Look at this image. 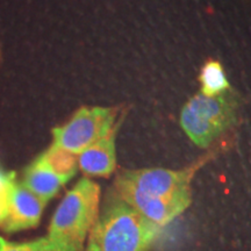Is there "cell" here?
I'll return each instance as SVG.
<instances>
[{
  "label": "cell",
  "mask_w": 251,
  "mask_h": 251,
  "mask_svg": "<svg viewBox=\"0 0 251 251\" xmlns=\"http://www.w3.org/2000/svg\"><path fill=\"white\" fill-rule=\"evenodd\" d=\"M162 227L111 193L90 233L100 251H149Z\"/></svg>",
  "instance_id": "cell-1"
},
{
  "label": "cell",
  "mask_w": 251,
  "mask_h": 251,
  "mask_svg": "<svg viewBox=\"0 0 251 251\" xmlns=\"http://www.w3.org/2000/svg\"><path fill=\"white\" fill-rule=\"evenodd\" d=\"M100 186L81 178L65 194L49 226L48 240L55 251H83L99 216Z\"/></svg>",
  "instance_id": "cell-2"
},
{
  "label": "cell",
  "mask_w": 251,
  "mask_h": 251,
  "mask_svg": "<svg viewBox=\"0 0 251 251\" xmlns=\"http://www.w3.org/2000/svg\"><path fill=\"white\" fill-rule=\"evenodd\" d=\"M237 102L231 90L215 97L200 92L185 103L180 112V126L188 139L207 148L236 120Z\"/></svg>",
  "instance_id": "cell-3"
},
{
  "label": "cell",
  "mask_w": 251,
  "mask_h": 251,
  "mask_svg": "<svg viewBox=\"0 0 251 251\" xmlns=\"http://www.w3.org/2000/svg\"><path fill=\"white\" fill-rule=\"evenodd\" d=\"M117 113L107 107H81L67 124L52 129V144L80 153L115 127Z\"/></svg>",
  "instance_id": "cell-4"
},
{
  "label": "cell",
  "mask_w": 251,
  "mask_h": 251,
  "mask_svg": "<svg viewBox=\"0 0 251 251\" xmlns=\"http://www.w3.org/2000/svg\"><path fill=\"white\" fill-rule=\"evenodd\" d=\"M196 169L197 166L184 170L139 169L122 171L119 177L150 196L165 199H192L190 185Z\"/></svg>",
  "instance_id": "cell-5"
},
{
  "label": "cell",
  "mask_w": 251,
  "mask_h": 251,
  "mask_svg": "<svg viewBox=\"0 0 251 251\" xmlns=\"http://www.w3.org/2000/svg\"><path fill=\"white\" fill-rule=\"evenodd\" d=\"M114 192L141 215L162 228L178 218L192 201V199H165L150 196L119 176L114 184Z\"/></svg>",
  "instance_id": "cell-6"
},
{
  "label": "cell",
  "mask_w": 251,
  "mask_h": 251,
  "mask_svg": "<svg viewBox=\"0 0 251 251\" xmlns=\"http://www.w3.org/2000/svg\"><path fill=\"white\" fill-rule=\"evenodd\" d=\"M46 205V201L17 181L12 172L6 190V218L0 227L8 234L35 228Z\"/></svg>",
  "instance_id": "cell-7"
},
{
  "label": "cell",
  "mask_w": 251,
  "mask_h": 251,
  "mask_svg": "<svg viewBox=\"0 0 251 251\" xmlns=\"http://www.w3.org/2000/svg\"><path fill=\"white\" fill-rule=\"evenodd\" d=\"M118 126L89 148L78 153V168L91 177H108L117 166L115 137Z\"/></svg>",
  "instance_id": "cell-8"
},
{
  "label": "cell",
  "mask_w": 251,
  "mask_h": 251,
  "mask_svg": "<svg viewBox=\"0 0 251 251\" xmlns=\"http://www.w3.org/2000/svg\"><path fill=\"white\" fill-rule=\"evenodd\" d=\"M21 184L43 201L48 202L67 183L36 158L25 170Z\"/></svg>",
  "instance_id": "cell-9"
},
{
  "label": "cell",
  "mask_w": 251,
  "mask_h": 251,
  "mask_svg": "<svg viewBox=\"0 0 251 251\" xmlns=\"http://www.w3.org/2000/svg\"><path fill=\"white\" fill-rule=\"evenodd\" d=\"M37 159L59 178H62L65 183L72 179L78 169V156L76 153H72L54 144L41 153Z\"/></svg>",
  "instance_id": "cell-10"
},
{
  "label": "cell",
  "mask_w": 251,
  "mask_h": 251,
  "mask_svg": "<svg viewBox=\"0 0 251 251\" xmlns=\"http://www.w3.org/2000/svg\"><path fill=\"white\" fill-rule=\"evenodd\" d=\"M199 79L201 83V93L205 96L215 97L230 90L224 68L218 61L207 62Z\"/></svg>",
  "instance_id": "cell-11"
},
{
  "label": "cell",
  "mask_w": 251,
  "mask_h": 251,
  "mask_svg": "<svg viewBox=\"0 0 251 251\" xmlns=\"http://www.w3.org/2000/svg\"><path fill=\"white\" fill-rule=\"evenodd\" d=\"M31 242L29 243H13L8 242L0 236V251H30Z\"/></svg>",
  "instance_id": "cell-12"
},
{
  "label": "cell",
  "mask_w": 251,
  "mask_h": 251,
  "mask_svg": "<svg viewBox=\"0 0 251 251\" xmlns=\"http://www.w3.org/2000/svg\"><path fill=\"white\" fill-rule=\"evenodd\" d=\"M30 251H55L52 244L49 242L48 237H42L31 242Z\"/></svg>",
  "instance_id": "cell-13"
},
{
  "label": "cell",
  "mask_w": 251,
  "mask_h": 251,
  "mask_svg": "<svg viewBox=\"0 0 251 251\" xmlns=\"http://www.w3.org/2000/svg\"><path fill=\"white\" fill-rule=\"evenodd\" d=\"M85 251H100L98 246H97L96 243L93 242V241L89 240V243H87V247H86V250Z\"/></svg>",
  "instance_id": "cell-14"
}]
</instances>
